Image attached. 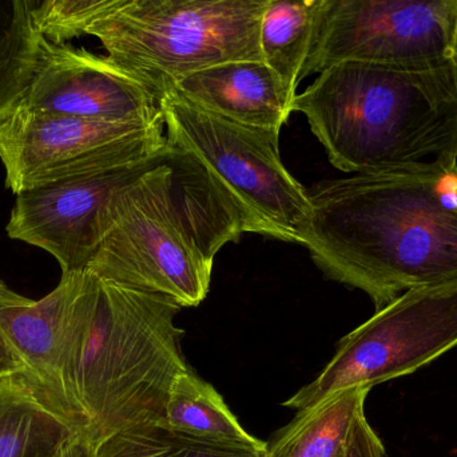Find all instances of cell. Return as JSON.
I'll return each mask as SVG.
<instances>
[{"label": "cell", "instance_id": "1", "mask_svg": "<svg viewBox=\"0 0 457 457\" xmlns=\"http://www.w3.org/2000/svg\"><path fill=\"white\" fill-rule=\"evenodd\" d=\"M308 198L301 244L327 278L378 310L411 290L457 284V157L327 180Z\"/></svg>", "mask_w": 457, "mask_h": 457}, {"label": "cell", "instance_id": "2", "mask_svg": "<svg viewBox=\"0 0 457 457\" xmlns=\"http://www.w3.org/2000/svg\"><path fill=\"white\" fill-rule=\"evenodd\" d=\"M246 233L249 222L216 177L168 142L155 165L112 196L87 270L197 308L211 290L214 258Z\"/></svg>", "mask_w": 457, "mask_h": 457}, {"label": "cell", "instance_id": "3", "mask_svg": "<svg viewBox=\"0 0 457 457\" xmlns=\"http://www.w3.org/2000/svg\"><path fill=\"white\" fill-rule=\"evenodd\" d=\"M179 308L161 295L80 273L67 319L63 383L71 424L96 444L162 423L169 391L190 369Z\"/></svg>", "mask_w": 457, "mask_h": 457}, {"label": "cell", "instance_id": "4", "mask_svg": "<svg viewBox=\"0 0 457 457\" xmlns=\"http://www.w3.org/2000/svg\"><path fill=\"white\" fill-rule=\"evenodd\" d=\"M292 112L346 173L457 157V58L428 67L341 62L295 96Z\"/></svg>", "mask_w": 457, "mask_h": 457}, {"label": "cell", "instance_id": "5", "mask_svg": "<svg viewBox=\"0 0 457 457\" xmlns=\"http://www.w3.org/2000/svg\"><path fill=\"white\" fill-rule=\"evenodd\" d=\"M268 0H112L86 30L107 56L162 98L206 67L262 61L260 29Z\"/></svg>", "mask_w": 457, "mask_h": 457}, {"label": "cell", "instance_id": "6", "mask_svg": "<svg viewBox=\"0 0 457 457\" xmlns=\"http://www.w3.org/2000/svg\"><path fill=\"white\" fill-rule=\"evenodd\" d=\"M160 105L169 144L195 156L216 177L253 233L301 244L311 201L308 190L282 163L279 131L231 123L173 89Z\"/></svg>", "mask_w": 457, "mask_h": 457}, {"label": "cell", "instance_id": "7", "mask_svg": "<svg viewBox=\"0 0 457 457\" xmlns=\"http://www.w3.org/2000/svg\"><path fill=\"white\" fill-rule=\"evenodd\" d=\"M456 346L457 284L411 290L346 334L321 373L284 407L305 410L348 389H372Z\"/></svg>", "mask_w": 457, "mask_h": 457}, {"label": "cell", "instance_id": "8", "mask_svg": "<svg viewBox=\"0 0 457 457\" xmlns=\"http://www.w3.org/2000/svg\"><path fill=\"white\" fill-rule=\"evenodd\" d=\"M456 38L457 0H324L303 78L341 62L436 66Z\"/></svg>", "mask_w": 457, "mask_h": 457}, {"label": "cell", "instance_id": "9", "mask_svg": "<svg viewBox=\"0 0 457 457\" xmlns=\"http://www.w3.org/2000/svg\"><path fill=\"white\" fill-rule=\"evenodd\" d=\"M165 123H104L21 107L0 123L5 187L19 195L96 169L158 155Z\"/></svg>", "mask_w": 457, "mask_h": 457}, {"label": "cell", "instance_id": "10", "mask_svg": "<svg viewBox=\"0 0 457 457\" xmlns=\"http://www.w3.org/2000/svg\"><path fill=\"white\" fill-rule=\"evenodd\" d=\"M166 150L19 193L7 235L53 255L62 274L87 270L101 243L102 222L112 196L155 165Z\"/></svg>", "mask_w": 457, "mask_h": 457}, {"label": "cell", "instance_id": "11", "mask_svg": "<svg viewBox=\"0 0 457 457\" xmlns=\"http://www.w3.org/2000/svg\"><path fill=\"white\" fill-rule=\"evenodd\" d=\"M160 98L107 55L46 39L24 109L104 123L158 125Z\"/></svg>", "mask_w": 457, "mask_h": 457}, {"label": "cell", "instance_id": "12", "mask_svg": "<svg viewBox=\"0 0 457 457\" xmlns=\"http://www.w3.org/2000/svg\"><path fill=\"white\" fill-rule=\"evenodd\" d=\"M80 273L62 274L58 286L40 300L0 308V334L23 365L24 376L70 424L71 413L63 383L64 343Z\"/></svg>", "mask_w": 457, "mask_h": 457}, {"label": "cell", "instance_id": "13", "mask_svg": "<svg viewBox=\"0 0 457 457\" xmlns=\"http://www.w3.org/2000/svg\"><path fill=\"white\" fill-rule=\"evenodd\" d=\"M195 106L231 123L281 133L293 101L262 61H236L206 67L173 86Z\"/></svg>", "mask_w": 457, "mask_h": 457}, {"label": "cell", "instance_id": "14", "mask_svg": "<svg viewBox=\"0 0 457 457\" xmlns=\"http://www.w3.org/2000/svg\"><path fill=\"white\" fill-rule=\"evenodd\" d=\"M162 424L171 431L220 447L266 453V442L242 428L221 394L193 368L171 384Z\"/></svg>", "mask_w": 457, "mask_h": 457}, {"label": "cell", "instance_id": "15", "mask_svg": "<svg viewBox=\"0 0 457 457\" xmlns=\"http://www.w3.org/2000/svg\"><path fill=\"white\" fill-rule=\"evenodd\" d=\"M75 432L24 373L0 380V457H53Z\"/></svg>", "mask_w": 457, "mask_h": 457}, {"label": "cell", "instance_id": "16", "mask_svg": "<svg viewBox=\"0 0 457 457\" xmlns=\"http://www.w3.org/2000/svg\"><path fill=\"white\" fill-rule=\"evenodd\" d=\"M370 388H353L298 410L266 442V457H343Z\"/></svg>", "mask_w": 457, "mask_h": 457}, {"label": "cell", "instance_id": "17", "mask_svg": "<svg viewBox=\"0 0 457 457\" xmlns=\"http://www.w3.org/2000/svg\"><path fill=\"white\" fill-rule=\"evenodd\" d=\"M324 0H268L260 29L262 62L292 101L311 55Z\"/></svg>", "mask_w": 457, "mask_h": 457}, {"label": "cell", "instance_id": "18", "mask_svg": "<svg viewBox=\"0 0 457 457\" xmlns=\"http://www.w3.org/2000/svg\"><path fill=\"white\" fill-rule=\"evenodd\" d=\"M37 0H0V123L26 101L46 38L35 23Z\"/></svg>", "mask_w": 457, "mask_h": 457}, {"label": "cell", "instance_id": "19", "mask_svg": "<svg viewBox=\"0 0 457 457\" xmlns=\"http://www.w3.org/2000/svg\"><path fill=\"white\" fill-rule=\"evenodd\" d=\"M98 457H266L201 442L171 431L162 423L134 427L106 437L96 447Z\"/></svg>", "mask_w": 457, "mask_h": 457}, {"label": "cell", "instance_id": "20", "mask_svg": "<svg viewBox=\"0 0 457 457\" xmlns=\"http://www.w3.org/2000/svg\"><path fill=\"white\" fill-rule=\"evenodd\" d=\"M112 0H37L34 18L48 42L66 45L112 5Z\"/></svg>", "mask_w": 457, "mask_h": 457}, {"label": "cell", "instance_id": "21", "mask_svg": "<svg viewBox=\"0 0 457 457\" xmlns=\"http://www.w3.org/2000/svg\"><path fill=\"white\" fill-rule=\"evenodd\" d=\"M343 457H386L383 442L368 423L365 412L354 421Z\"/></svg>", "mask_w": 457, "mask_h": 457}, {"label": "cell", "instance_id": "22", "mask_svg": "<svg viewBox=\"0 0 457 457\" xmlns=\"http://www.w3.org/2000/svg\"><path fill=\"white\" fill-rule=\"evenodd\" d=\"M96 444L85 432H75L63 443L53 457H98Z\"/></svg>", "mask_w": 457, "mask_h": 457}, {"label": "cell", "instance_id": "23", "mask_svg": "<svg viewBox=\"0 0 457 457\" xmlns=\"http://www.w3.org/2000/svg\"><path fill=\"white\" fill-rule=\"evenodd\" d=\"M15 373H24L23 365L0 334V380Z\"/></svg>", "mask_w": 457, "mask_h": 457}, {"label": "cell", "instance_id": "24", "mask_svg": "<svg viewBox=\"0 0 457 457\" xmlns=\"http://www.w3.org/2000/svg\"><path fill=\"white\" fill-rule=\"evenodd\" d=\"M29 300H27V298L16 294L12 290L8 289L3 282H0V308L2 306L26 305Z\"/></svg>", "mask_w": 457, "mask_h": 457}, {"label": "cell", "instance_id": "25", "mask_svg": "<svg viewBox=\"0 0 457 457\" xmlns=\"http://www.w3.org/2000/svg\"><path fill=\"white\" fill-rule=\"evenodd\" d=\"M455 55H456V58H457V38H456V45H455Z\"/></svg>", "mask_w": 457, "mask_h": 457}]
</instances>
